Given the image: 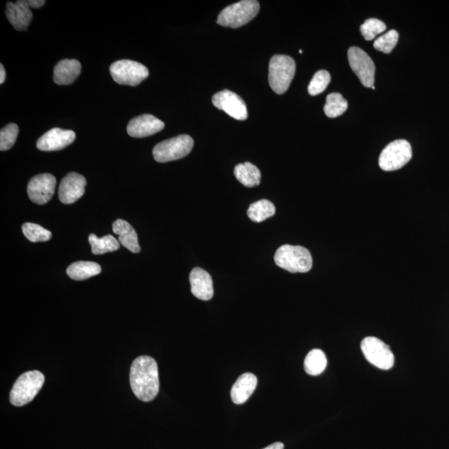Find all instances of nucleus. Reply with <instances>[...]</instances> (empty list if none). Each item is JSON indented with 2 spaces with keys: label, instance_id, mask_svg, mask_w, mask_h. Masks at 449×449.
Returning <instances> with one entry per match:
<instances>
[{
  "label": "nucleus",
  "instance_id": "obj_21",
  "mask_svg": "<svg viewBox=\"0 0 449 449\" xmlns=\"http://www.w3.org/2000/svg\"><path fill=\"white\" fill-rule=\"evenodd\" d=\"M234 174L236 179L247 187H257L261 183V172L251 163L238 164L235 168Z\"/></svg>",
  "mask_w": 449,
  "mask_h": 449
},
{
  "label": "nucleus",
  "instance_id": "obj_33",
  "mask_svg": "<svg viewBox=\"0 0 449 449\" xmlns=\"http://www.w3.org/2000/svg\"><path fill=\"white\" fill-rule=\"evenodd\" d=\"M6 78L5 69L3 68V65H0V84H3L5 82Z\"/></svg>",
  "mask_w": 449,
  "mask_h": 449
},
{
  "label": "nucleus",
  "instance_id": "obj_9",
  "mask_svg": "<svg viewBox=\"0 0 449 449\" xmlns=\"http://www.w3.org/2000/svg\"><path fill=\"white\" fill-rule=\"evenodd\" d=\"M110 73L118 84L137 86L148 77L149 71L140 62L124 59L113 62Z\"/></svg>",
  "mask_w": 449,
  "mask_h": 449
},
{
  "label": "nucleus",
  "instance_id": "obj_23",
  "mask_svg": "<svg viewBox=\"0 0 449 449\" xmlns=\"http://www.w3.org/2000/svg\"><path fill=\"white\" fill-rule=\"evenodd\" d=\"M327 366V358L321 349H314L310 350L307 354L304 368L306 372L310 376H316L325 371Z\"/></svg>",
  "mask_w": 449,
  "mask_h": 449
},
{
  "label": "nucleus",
  "instance_id": "obj_17",
  "mask_svg": "<svg viewBox=\"0 0 449 449\" xmlns=\"http://www.w3.org/2000/svg\"><path fill=\"white\" fill-rule=\"evenodd\" d=\"M6 16L15 30L25 31L33 19L32 11L26 1L9 2L6 6Z\"/></svg>",
  "mask_w": 449,
  "mask_h": 449
},
{
  "label": "nucleus",
  "instance_id": "obj_15",
  "mask_svg": "<svg viewBox=\"0 0 449 449\" xmlns=\"http://www.w3.org/2000/svg\"><path fill=\"white\" fill-rule=\"evenodd\" d=\"M164 128L165 124L163 121L150 114H143L133 118L129 122L127 131L130 137L141 139V137L154 135Z\"/></svg>",
  "mask_w": 449,
  "mask_h": 449
},
{
  "label": "nucleus",
  "instance_id": "obj_30",
  "mask_svg": "<svg viewBox=\"0 0 449 449\" xmlns=\"http://www.w3.org/2000/svg\"><path fill=\"white\" fill-rule=\"evenodd\" d=\"M386 25L383 21L377 19H369L360 26V31L365 41H372L374 38L384 32Z\"/></svg>",
  "mask_w": 449,
  "mask_h": 449
},
{
  "label": "nucleus",
  "instance_id": "obj_31",
  "mask_svg": "<svg viewBox=\"0 0 449 449\" xmlns=\"http://www.w3.org/2000/svg\"><path fill=\"white\" fill-rule=\"evenodd\" d=\"M19 127L17 124H10L0 131V150L2 152L10 150L17 140Z\"/></svg>",
  "mask_w": 449,
  "mask_h": 449
},
{
  "label": "nucleus",
  "instance_id": "obj_5",
  "mask_svg": "<svg viewBox=\"0 0 449 449\" xmlns=\"http://www.w3.org/2000/svg\"><path fill=\"white\" fill-rule=\"evenodd\" d=\"M260 3L255 0H242L229 5L220 12L218 23L224 27L238 29L246 25L257 16Z\"/></svg>",
  "mask_w": 449,
  "mask_h": 449
},
{
  "label": "nucleus",
  "instance_id": "obj_29",
  "mask_svg": "<svg viewBox=\"0 0 449 449\" xmlns=\"http://www.w3.org/2000/svg\"><path fill=\"white\" fill-rule=\"evenodd\" d=\"M398 41H399V33L396 30H392L378 38L373 43V47L380 52L389 54L395 49Z\"/></svg>",
  "mask_w": 449,
  "mask_h": 449
},
{
  "label": "nucleus",
  "instance_id": "obj_4",
  "mask_svg": "<svg viewBox=\"0 0 449 449\" xmlns=\"http://www.w3.org/2000/svg\"><path fill=\"white\" fill-rule=\"evenodd\" d=\"M295 69L294 59L286 55H275L269 64V84L277 94L285 93L292 82Z\"/></svg>",
  "mask_w": 449,
  "mask_h": 449
},
{
  "label": "nucleus",
  "instance_id": "obj_27",
  "mask_svg": "<svg viewBox=\"0 0 449 449\" xmlns=\"http://www.w3.org/2000/svg\"><path fill=\"white\" fill-rule=\"evenodd\" d=\"M22 231L25 238L31 242H48L52 233L38 224L27 222L23 224Z\"/></svg>",
  "mask_w": 449,
  "mask_h": 449
},
{
  "label": "nucleus",
  "instance_id": "obj_26",
  "mask_svg": "<svg viewBox=\"0 0 449 449\" xmlns=\"http://www.w3.org/2000/svg\"><path fill=\"white\" fill-rule=\"evenodd\" d=\"M348 108V102L338 93H332L326 97L324 107L325 115L330 118L342 115Z\"/></svg>",
  "mask_w": 449,
  "mask_h": 449
},
{
  "label": "nucleus",
  "instance_id": "obj_10",
  "mask_svg": "<svg viewBox=\"0 0 449 449\" xmlns=\"http://www.w3.org/2000/svg\"><path fill=\"white\" fill-rule=\"evenodd\" d=\"M350 68L357 75L361 84L366 88H372L374 84L376 66L367 54L358 47H352L348 51Z\"/></svg>",
  "mask_w": 449,
  "mask_h": 449
},
{
  "label": "nucleus",
  "instance_id": "obj_19",
  "mask_svg": "<svg viewBox=\"0 0 449 449\" xmlns=\"http://www.w3.org/2000/svg\"><path fill=\"white\" fill-rule=\"evenodd\" d=\"M81 69V64L77 59H64L55 66L54 81L58 85L73 84L80 76Z\"/></svg>",
  "mask_w": 449,
  "mask_h": 449
},
{
  "label": "nucleus",
  "instance_id": "obj_32",
  "mask_svg": "<svg viewBox=\"0 0 449 449\" xmlns=\"http://www.w3.org/2000/svg\"><path fill=\"white\" fill-rule=\"evenodd\" d=\"M26 2L27 5L30 8H33V9H38V8H41L45 5V0H29V1Z\"/></svg>",
  "mask_w": 449,
  "mask_h": 449
},
{
  "label": "nucleus",
  "instance_id": "obj_16",
  "mask_svg": "<svg viewBox=\"0 0 449 449\" xmlns=\"http://www.w3.org/2000/svg\"><path fill=\"white\" fill-rule=\"evenodd\" d=\"M192 293L202 301H210L214 297V282L211 275L202 268L196 267L190 274Z\"/></svg>",
  "mask_w": 449,
  "mask_h": 449
},
{
  "label": "nucleus",
  "instance_id": "obj_13",
  "mask_svg": "<svg viewBox=\"0 0 449 449\" xmlns=\"http://www.w3.org/2000/svg\"><path fill=\"white\" fill-rule=\"evenodd\" d=\"M87 181L84 176L71 172L62 180L58 188V198L64 204H73L85 193Z\"/></svg>",
  "mask_w": 449,
  "mask_h": 449
},
{
  "label": "nucleus",
  "instance_id": "obj_28",
  "mask_svg": "<svg viewBox=\"0 0 449 449\" xmlns=\"http://www.w3.org/2000/svg\"><path fill=\"white\" fill-rule=\"evenodd\" d=\"M332 77L328 71L320 70L314 75L312 80L308 86V92L311 96H316L325 91L327 86L329 85Z\"/></svg>",
  "mask_w": 449,
  "mask_h": 449
},
{
  "label": "nucleus",
  "instance_id": "obj_7",
  "mask_svg": "<svg viewBox=\"0 0 449 449\" xmlns=\"http://www.w3.org/2000/svg\"><path fill=\"white\" fill-rule=\"evenodd\" d=\"M412 156L411 145L408 141H393L382 151L379 159L380 167L386 172L399 170L411 160Z\"/></svg>",
  "mask_w": 449,
  "mask_h": 449
},
{
  "label": "nucleus",
  "instance_id": "obj_6",
  "mask_svg": "<svg viewBox=\"0 0 449 449\" xmlns=\"http://www.w3.org/2000/svg\"><path fill=\"white\" fill-rule=\"evenodd\" d=\"M194 141L190 136L180 135L161 141L153 148L152 155L157 163H168L187 156L192 152Z\"/></svg>",
  "mask_w": 449,
  "mask_h": 449
},
{
  "label": "nucleus",
  "instance_id": "obj_1",
  "mask_svg": "<svg viewBox=\"0 0 449 449\" xmlns=\"http://www.w3.org/2000/svg\"><path fill=\"white\" fill-rule=\"evenodd\" d=\"M130 384L137 399L143 402L155 399L160 384L154 358L146 356L135 358L130 370Z\"/></svg>",
  "mask_w": 449,
  "mask_h": 449
},
{
  "label": "nucleus",
  "instance_id": "obj_3",
  "mask_svg": "<svg viewBox=\"0 0 449 449\" xmlns=\"http://www.w3.org/2000/svg\"><path fill=\"white\" fill-rule=\"evenodd\" d=\"M45 376L38 370L27 371L19 376L10 391V402L14 406L21 407L30 403L45 384Z\"/></svg>",
  "mask_w": 449,
  "mask_h": 449
},
{
  "label": "nucleus",
  "instance_id": "obj_22",
  "mask_svg": "<svg viewBox=\"0 0 449 449\" xmlns=\"http://www.w3.org/2000/svg\"><path fill=\"white\" fill-rule=\"evenodd\" d=\"M102 268L97 263L92 262H77L72 264L67 269V274L75 281H84V279L95 277L100 274Z\"/></svg>",
  "mask_w": 449,
  "mask_h": 449
},
{
  "label": "nucleus",
  "instance_id": "obj_24",
  "mask_svg": "<svg viewBox=\"0 0 449 449\" xmlns=\"http://www.w3.org/2000/svg\"><path fill=\"white\" fill-rule=\"evenodd\" d=\"M275 214L274 204L268 200H260L251 204L247 211V216L252 222H262Z\"/></svg>",
  "mask_w": 449,
  "mask_h": 449
},
{
  "label": "nucleus",
  "instance_id": "obj_11",
  "mask_svg": "<svg viewBox=\"0 0 449 449\" xmlns=\"http://www.w3.org/2000/svg\"><path fill=\"white\" fill-rule=\"evenodd\" d=\"M212 104L216 108L222 110L236 120L247 119L248 113L245 102L238 94L230 90L226 89L216 93L212 97Z\"/></svg>",
  "mask_w": 449,
  "mask_h": 449
},
{
  "label": "nucleus",
  "instance_id": "obj_34",
  "mask_svg": "<svg viewBox=\"0 0 449 449\" xmlns=\"http://www.w3.org/2000/svg\"><path fill=\"white\" fill-rule=\"evenodd\" d=\"M263 449H284V444L282 443L277 442L270 444L269 446H267Z\"/></svg>",
  "mask_w": 449,
  "mask_h": 449
},
{
  "label": "nucleus",
  "instance_id": "obj_18",
  "mask_svg": "<svg viewBox=\"0 0 449 449\" xmlns=\"http://www.w3.org/2000/svg\"><path fill=\"white\" fill-rule=\"evenodd\" d=\"M257 386V378L255 374L251 373L242 374L231 389V397L233 403L235 404L246 403L254 393Z\"/></svg>",
  "mask_w": 449,
  "mask_h": 449
},
{
  "label": "nucleus",
  "instance_id": "obj_25",
  "mask_svg": "<svg viewBox=\"0 0 449 449\" xmlns=\"http://www.w3.org/2000/svg\"><path fill=\"white\" fill-rule=\"evenodd\" d=\"M90 245L92 246V252L94 255H102L113 252L119 249L120 242L117 241L115 238L111 235L98 238L96 235L91 234L89 236Z\"/></svg>",
  "mask_w": 449,
  "mask_h": 449
},
{
  "label": "nucleus",
  "instance_id": "obj_14",
  "mask_svg": "<svg viewBox=\"0 0 449 449\" xmlns=\"http://www.w3.org/2000/svg\"><path fill=\"white\" fill-rule=\"evenodd\" d=\"M76 139V134L71 130L53 128L39 139L36 146L43 152H54L64 149L72 144Z\"/></svg>",
  "mask_w": 449,
  "mask_h": 449
},
{
  "label": "nucleus",
  "instance_id": "obj_20",
  "mask_svg": "<svg viewBox=\"0 0 449 449\" xmlns=\"http://www.w3.org/2000/svg\"><path fill=\"white\" fill-rule=\"evenodd\" d=\"M114 233L119 236V242L133 253H139V238L134 228L124 220L118 219L113 224Z\"/></svg>",
  "mask_w": 449,
  "mask_h": 449
},
{
  "label": "nucleus",
  "instance_id": "obj_8",
  "mask_svg": "<svg viewBox=\"0 0 449 449\" xmlns=\"http://www.w3.org/2000/svg\"><path fill=\"white\" fill-rule=\"evenodd\" d=\"M360 348L366 360L376 367L383 370L393 368L395 356L389 346L376 337H366L361 341Z\"/></svg>",
  "mask_w": 449,
  "mask_h": 449
},
{
  "label": "nucleus",
  "instance_id": "obj_2",
  "mask_svg": "<svg viewBox=\"0 0 449 449\" xmlns=\"http://www.w3.org/2000/svg\"><path fill=\"white\" fill-rule=\"evenodd\" d=\"M275 262L290 273H306L311 270L313 260L310 252L301 246L284 245L275 252Z\"/></svg>",
  "mask_w": 449,
  "mask_h": 449
},
{
  "label": "nucleus",
  "instance_id": "obj_12",
  "mask_svg": "<svg viewBox=\"0 0 449 449\" xmlns=\"http://www.w3.org/2000/svg\"><path fill=\"white\" fill-rule=\"evenodd\" d=\"M56 187V179L49 173L33 177L27 185V195L33 203L45 205L52 199Z\"/></svg>",
  "mask_w": 449,
  "mask_h": 449
}]
</instances>
